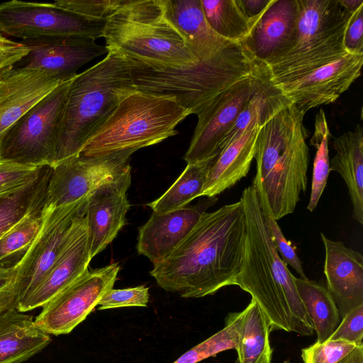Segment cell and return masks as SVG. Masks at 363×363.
I'll return each mask as SVG.
<instances>
[{"label": "cell", "mask_w": 363, "mask_h": 363, "mask_svg": "<svg viewBox=\"0 0 363 363\" xmlns=\"http://www.w3.org/2000/svg\"><path fill=\"white\" fill-rule=\"evenodd\" d=\"M246 221L241 201L205 212L186 239L150 272L182 298H201L235 285L241 269Z\"/></svg>", "instance_id": "cell-1"}, {"label": "cell", "mask_w": 363, "mask_h": 363, "mask_svg": "<svg viewBox=\"0 0 363 363\" xmlns=\"http://www.w3.org/2000/svg\"><path fill=\"white\" fill-rule=\"evenodd\" d=\"M246 221L241 269L235 285L252 296L272 330L310 336L313 325L298 295L294 277L278 254L265 224L255 186L240 199Z\"/></svg>", "instance_id": "cell-2"}, {"label": "cell", "mask_w": 363, "mask_h": 363, "mask_svg": "<svg viewBox=\"0 0 363 363\" xmlns=\"http://www.w3.org/2000/svg\"><path fill=\"white\" fill-rule=\"evenodd\" d=\"M305 114L292 102L267 116L260 125L252 184L262 191L273 218L292 213L308 184V131Z\"/></svg>", "instance_id": "cell-3"}, {"label": "cell", "mask_w": 363, "mask_h": 363, "mask_svg": "<svg viewBox=\"0 0 363 363\" xmlns=\"http://www.w3.org/2000/svg\"><path fill=\"white\" fill-rule=\"evenodd\" d=\"M103 38L133 68L183 70L200 61L172 21L168 0H130L106 20Z\"/></svg>", "instance_id": "cell-4"}, {"label": "cell", "mask_w": 363, "mask_h": 363, "mask_svg": "<svg viewBox=\"0 0 363 363\" xmlns=\"http://www.w3.org/2000/svg\"><path fill=\"white\" fill-rule=\"evenodd\" d=\"M132 67L118 55L108 52L105 58L72 80L53 166L81 154L87 141L117 106L121 93L133 86Z\"/></svg>", "instance_id": "cell-5"}, {"label": "cell", "mask_w": 363, "mask_h": 363, "mask_svg": "<svg viewBox=\"0 0 363 363\" xmlns=\"http://www.w3.org/2000/svg\"><path fill=\"white\" fill-rule=\"evenodd\" d=\"M266 69L246 45L233 42L213 57L183 70L152 71L132 67L134 87L174 96L191 114L198 115L218 95Z\"/></svg>", "instance_id": "cell-6"}, {"label": "cell", "mask_w": 363, "mask_h": 363, "mask_svg": "<svg viewBox=\"0 0 363 363\" xmlns=\"http://www.w3.org/2000/svg\"><path fill=\"white\" fill-rule=\"evenodd\" d=\"M189 115L174 96L143 91L133 85L121 93L117 106L81 154L135 152L178 134L177 126Z\"/></svg>", "instance_id": "cell-7"}, {"label": "cell", "mask_w": 363, "mask_h": 363, "mask_svg": "<svg viewBox=\"0 0 363 363\" xmlns=\"http://www.w3.org/2000/svg\"><path fill=\"white\" fill-rule=\"evenodd\" d=\"M298 18L291 42L264 64L272 83L294 78L349 53L345 30L352 14L338 0H298Z\"/></svg>", "instance_id": "cell-8"}, {"label": "cell", "mask_w": 363, "mask_h": 363, "mask_svg": "<svg viewBox=\"0 0 363 363\" xmlns=\"http://www.w3.org/2000/svg\"><path fill=\"white\" fill-rule=\"evenodd\" d=\"M73 79L57 86L5 133L0 142V160L53 166L64 106Z\"/></svg>", "instance_id": "cell-9"}, {"label": "cell", "mask_w": 363, "mask_h": 363, "mask_svg": "<svg viewBox=\"0 0 363 363\" xmlns=\"http://www.w3.org/2000/svg\"><path fill=\"white\" fill-rule=\"evenodd\" d=\"M106 21L89 20L53 3L11 0L0 4V32L26 40L52 37H103Z\"/></svg>", "instance_id": "cell-10"}, {"label": "cell", "mask_w": 363, "mask_h": 363, "mask_svg": "<svg viewBox=\"0 0 363 363\" xmlns=\"http://www.w3.org/2000/svg\"><path fill=\"white\" fill-rule=\"evenodd\" d=\"M133 151L79 156L50 167L44 206H66L88 198L97 188L131 170Z\"/></svg>", "instance_id": "cell-11"}, {"label": "cell", "mask_w": 363, "mask_h": 363, "mask_svg": "<svg viewBox=\"0 0 363 363\" xmlns=\"http://www.w3.org/2000/svg\"><path fill=\"white\" fill-rule=\"evenodd\" d=\"M119 270L116 262L88 269L42 307L35 323L50 335L71 333L113 288Z\"/></svg>", "instance_id": "cell-12"}, {"label": "cell", "mask_w": 363, "mask_h": 363, "mask_svg": "<svg viewBox=\"0 0 363 363\" xmlns=\"http://www.w3.org/2000/svg\"><path fill=\"white\" fill-rule=\"evenodd\" d=\"M86 201L87 198L62 206H43L38 233L16 263L21 285L18 303L26 299L48 273L75 220L84 213Z\"/></svg>", "instance_id": "cell-13"}, {"label": "cell", "mask_w": 363, "mask_h": 363, "mask_svg": "<svg viewBox=\"0 0 363 363\" xmlns=\"http://www.w3.org/2000/svg\"><path fill=\"white\" fill-rule=\"evenodd\" d=\"M269 79L266 67L259 74L225 89L197 115L198 121L184 157L187 164L215 160L225 133L252 96Z\"/></svg>", "instance_id": "cell-14"}, {"label": "cell", "mask_w": 363, "mask_h": 363, "mask_svg": "<svg viewBox=\"0 0 363 363\" xmlns=\"http://www.w3.org/2000/svg\"><path fill=\"white\" fill-rule=\"evenodd\" d=\"M363 55L347 53L294 78L272 83L304 114L335 102L359 78Z\"/></svg>", "instance_id": "cell-15"}, {"label": "cell", "mask_w": 363, "mask_h": 363, "mask_svg": "<svg viewBox=\"0 0 363 363\" xmlns=\"http://www.w3.org/2000/svg\"><path fill=\"white\" fill-rule=\"evenodd\" d=\"M130 172L101 185L87 198L84 218L91 259L112 242L126 223L130 206L127 197Z\"/></svg>", "instance_id": "cell-16"}, {"label": "cell", "mask_w": 363, "mask_h": 363, "mask_svg": "<svg viewBox=\"0 0 363 363\" xmlns=\"http://www.w3.org/2000/svg\"><path fill=\"white\" fill-rule=\"evenodd\" d=\"M29 51L13 68L47 71L73 79L83 65L108 51L95 40L76 36L20 40Z\"/></svg>", "instance_id": "cell-17"}, {"label": "cell", "mask_w": 363, "mask_h": 363, "mask_svg": "<svg viewBox=\"0 0 363 363\" xmlns=\"http://www.w3.org/2000/svg\"><path fill=\"white\" fill-rule=\"evenodd\" d=\"M217 201L216 196L206 197L196 204L173 211L152 212L138 229V254L147 257L153 266L162 262L186 239L203 213Z\"/></svg>", "instance_id": "cell-18"}, {"label": "cell", "mask_w": 363, "mask_h": 363, "mask_svg": "<svg viewBox=\"0 0 363 363\" xmlns=\"http://www.w3.org/2000/svg\"><path fill=\"white\" fill-rule=\"evenodd\" d=\"M91 259L84 213L75 220L67 240L48 273L35 289L18 303L16 309L24 313L43 307L87 271Z\"/></svg>", "instance_id": "cell-19"}, {"label": "cell", "mask_w": 363, "mask_h": 363, "mask_svg": "<svg viewBox=\"0 0 363 363\" xmlns=\"http://www.w3.org/2000/svg\"><path fill=\"white\" fill-rule=\"evenodd\" d=\"M67 79L43 70L12 68L0 78V142L33 106Z\"/></svg>", "instance_id": "cell-20"}, {"label": "cell", "mask_w": 363, "mask_h": 363, "mask_svg": "<svg viewBox=\"0 0 363 363\" xmlns=\"http://www.w3.org/2000/svg\"><path fill=\"white\" fill-rule=\"evenodd\" d=\"M325 247L324 274L342 318L363 304V256L321 233Z\"/></svg>", "instance_id": "cell-21"}, {"label": "cell", "mask_w": 363, "mask_h": 363, "mask_svg": "<svg viewBox=\"0 0 363 363\" xmlns=\"http://www.w3.org/2000/svg\"><path fill=\"white\" fill-rule=\"evenodd\" d=\"M298 18V0H274L245 40L260 62L277 56L291 42Z\"/></svg>", "instance_id": "cell-22"}, {"label": "cell", "mask_w": 363, "mask_h": 363, "mask_svg": "<svg viewBox=\"0 0 363 363\" xmlns=\"http://www.w3.org/2000/svg\"><path fill=\"white\" fill-rule=\"evenodd\" d=\"M263 121L256 119L215 159L201 196L213 197L246 177L255 158L257 138Z\"/></svg>", "instance_id": "cell-23"}, {"label": "cell", "mask_w": 363, "mask_h": 363, "mask_svg": "<svg viewBox=\"0 0 363 363\" xmlns=\"http://www.w3.org/2000/svg\"><path fill=\"white\" fill-rule=\"evenodd\" d=\"M32 315L10 309L0 313V363H21L41 352L51 342Z\"/></svg>", "instance_id": "cell-24"}, {"label": "cell", "mask_w": 363, "mask_h": 363, "mask_svg": "<svg viewBox=\"0 0 363 363\" xmlns=\"http://www.w3.org/2000/svg\"><path fill=\"white\" fill-rule=\"evenodd\" d=\"M168 13L199 60L213 57L234 42L220 36L211 28L201 0H168Z\"/></svg>", "instance_id": "cell-25"}, {"label": "cell", "mask_w": 363, "mask_h": 363, "mask_svg": "<svg viewBox=\"0 0 363 363\" xmlns=\"http://www.w3.org/2000/svg\"><path fill=\"white\" fill-rule=\"evenodd\" d=\"M336 153L330 160V171L343 179L349 191L353 218L363 225V128L357 124L353 131L335 138Z\"/></svg>", "instance_id": "cell-26"}, {"label": "cell", "mask_w": 363, "mask_h": 363, "mask_svg": "<svg viewBox=\"0 0 363 363\" xmlns=\"http://www.w3.org/2000/svg\"><path fill=\"white\" fill-rule=\"evenodd\" d=\"M242 311L239 340L235 348L238 363H271L273 350L269 334L272 328L269 320L252 298Z\"/></svg>", "instance_id": "cell-27"}, {"label": "cell", "mask_w": 363, "mask_h": 363, "mask_svg": "<svg viewBox=\"0 0 363 363\" xmlns=\"http://www.w3.org/2000/svg\"><path fill=\"white\" fill-rule=\"evenodd\" d=\"M296 286L317 335L316 342L326 341L338 326L341 318L335 302L321 283L294 277Z\"/></svg>", "instance_id": "cell-28"}, {"label": "cell", "mask_w": 363, "mask_h": 363, "mask_svg": "<svg viewBox=\"0 0 363 363\" xmlns=\"http://www.w3.org/2000/svg\"><path fill=\"white\" fill-rule=\"evenodd\" d=\"M214 160L187 164L173 184L158 199L146 203L155 213H164L186 206L201 196Z\"/></svg>", "instance_id": "cell-29"}, {"label": "cell", "mask_w": 363, "mask_h": 363, "mask_svg": "<svg viewBox=\"0 0 363 363\" xmlns=\"http://www.w3.org/2000/svg\"><path fill=\"white\" fill-rule=\"evenodd\" d=\"M50 167H43L36 179L9 196L0 199V238L29 213L44 206Z\"/></svg>", "instance_id": "cell-30"}, {"label": "cell", "mask_w": 363, "mask_h": 363, "mask_svg": "<svg viewBox=\"0 0 363 363\" xmlns=\"http://www.w3.org/2000/svg\"><path fill=\"white\" fill-rule=\"evenodd\" d=\"M211 28L223 38L240 42L250 35L255 23L243 13L236 0H201Z\"/></svg>", "instance_id": "cell-31"}, {"label": "cell", "mask_w": 363, "mask_h": 363, "mask_svg": "<svg viewBox=\"0 0 363 363\" xmlns=\"http://www.w3.org/2000/svg\"><path fill=\"white\" fill-rule=\"evenodd\" d=\"M330 136L325 111L320 109L315 116L314 133L310 140V145L316 150L313 160L311 194L307 206V209L311 212L313 211L318 205L330 172L328 150Z\"/></svg>", "instance_id": "cell-32"}, {"label": "cell", "mask_w": 363, "mask_h": 363, "mask_svg": "<svg viewBox=\"0 0 363 363\" xmlns=\"http://www.w3.org/2000/svg\"><path fill=\"white\" fill-rule=\"evenodd\" d=\"M43 208L27 214L0 238V262L17 254L23 255L38 233Z\"/></svg>", "instance_id": "cell-33"}, {"label": "cell", "mask_w": 363, "mask_h": 363, "mask_svg": "<svg viewBox=\"0 0 363 363\" xmlns=\"http://www.w3.org/2000/svg\"><path fill=\"white\" fill-rule=\"evenodd\" d=\"M254 186L257 191L265 224L278 254L286 265L289 264L295 269L300 275V278L306 279L307 277L303 272L301 262L297 255L296 251L291 242L286 239L277 223V220L272 216L262 191L259 187Z\"/></svg>", "instance_id": "cell-34"}, {"label": "cell", "mask_w": 363, "mask_h": 363, "mask_svg": "<svg viewBox=\"0 0 363 363\" xmlns=\"http://www.w3.org/2000/svg\"><path fill=\"white\" fill-rule=\"evenodd\" d=\"M237 342V335L234 330L225 326L218 333L194 346L173 363H198L215 357L221 352L235 349Z\"/></svg>", "instance_id": "cell-35"}, {"label": "cell", "mask_w": 363, "mask_h": 363, "mask_svg": "<svg viewBox=\"0 0 363 363\" xmlns=\"http://www.w3.org/2000/svg\"><path fill=\"white\" fill-rule=\"evenodd\" d=\"M43 167L0 160V199L21 191L39 176Z\"/></svg>", "instance_id": "cell-36"}, {"label": "cell", "mask_w": 363, "mask_h": 363, "mask_svg": "<svg viewBox=\"0 0 363 363\" xmlns=\"http://www.w3.org/2000/svg\"><path fill=\"white\" fill-rule=\"evenodd\" d=\"M130 0H57V7L93 21H104L111 16Z\"/></svg>", "instance_id": "cell-37"}, {"label": "cell", "mask_w": 363, "mask_h": 363, "mask_svg": "<svg viewBox=\"0 0 363 363\" xmlns=\"http://www.w3.org/2000/svg\"><path fill=\"white\" fill-rule=\"evenodd\" d=\"M356 344L342 340L315 342L301 350L303 363H337L354 350Z\"/></svg>", "instance_id": "cell-38"}, {"label": "cell", "mask_w": 363, "mask_h": 363, "mask_svg": "<svg viewBox=\"0 0 363 363\" xmlns=\"http://www.w3.org/2000/svg\"><path fill=\"white\" fill-rule=\"evenodd\" d=\"M150 300L149 287L140 285L108 291L98 303V310L123 307H146Z\"/></svg>", "instance_id": "cell-39"}, {"label": "cell", "mask_w": 363, "mask_h": 363, "mask_svg": "<svg viewBox=\"0 0 363 363\" xmlns=\"http://www.w3.org/2000/svg\"><path fill=\"white\" fill-rule=\"evenodd\" d=\"M21 291L16 264H0V313L16 308Z\"/></svg>", "instance_id": "cell-40"}, {"label": "cell", "mask_w": 363, "mask_h": 363, "mask_svg": "<svg viewBox=\"0 0 363 363\" xmlns=\"http://www.w3.org/2000/svg\"><path fill=\"white\" fill-rule=\"evenodd\" d=\"M328 340H342L363 345V304L347 313Z\"/></svg>", "instance_id": "cell-41"}, {"label": "cell", "mask_w": 363, "mask_h": 363, "mask_svg": "<svg viewBox=\"0 0 363 363\" xmlns=\"http://www.w3.org/2000/svg\"><path fill=\"white\" fill-rule=\"evenodd\" d=\"M21 41L11 40L0 32V78L11 70L28 52Z\"/></svg>", "instance_id": "cell-42"}, {"label": "cell", "mask_w": 363, "mask_h": 363, "mask_svg": "<svg viewBox=\"0 0 363 363\" xmlns=\"http://www.w3.org/2000/svg\"><path fill=\"white\" fill-rule=\"evenodd\" d=\"M343 41L349 53L363 55V5L350 16Z\"/></svg>", "instance_id": "cell-43"}, {"label": "cell", "mask_w": 363, "mask_h": 363, "mask_svg": "<svg viewBox=\"0 0 363 363\" xmlns=\"http://www.w3.org/2000/svg\"><path fill=\"white\" fill-rule=\"evenodd\" d=\"M245 16L255 23L274 0H236Z\"/></svg>", "instance_id": "cell-44"}, {"label": "cell", "mask_w": 363, "mask_h": 363, "mask_svg": "<svg viewBox=\"0 0 363 363\" xmlns=\"http://www.w3.org/2000/svg\"><path fill=\"white\" fill-rule=\"evenodd\" d=\"M337 363H363V345L357 346Z\"/></svg>", "instance_id": "cell-45"}, {"label": "cell", "mask_w": 363, "mask_h": 363, "mask_svg": "<svg viewBox=\"0 0 363 363\" xmlns=\"http://www.w3.org/2000/svg\"><path fill=\"white\" fill-rule=\"evenodd\" d=\"M343 8L350 14H352L360 6L363 5V0H338Z\"/></svg>", "instance_id": "cell-46"}, {"label": "cell", "mask_w": 363, "mask_h": 363, "mask_svg": "<svg viewBox=\"0 0 363 363\" xmlns=\"http://www.w3.org/2000/svg\"><path fill=\"white\" fill-rule=\"evenodd\" d=\"M283 363H290V362L289 360H285V361H284Z\"/></svg>", "instance_id": "cell-47"}]
</instances>
